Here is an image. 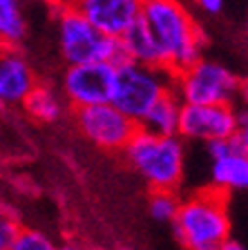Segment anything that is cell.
I'll return each mask as SVG.
<instances>
[{"instance_id":"obj_1","label":"cell","mask_w":248,"mask_h":250,"mask_svg":"<svg viewBox=\"0 0 248 250\" xmlns=\"http://www.w3.org/2000/svg\"><path fill=\"white\" fill-rule=\"evenodd\" d=\"M139 21L157 42L163 61V67L172 74H179L195 61L202 58L203 31L177 0H141Z\"/></svg>"},{"instance_id":"obj_2","label":"cell","mask_w":248,"mask_h":250,"mask_svg":"<svg viewBox=\"0 0 248 250\" xmlns=\"http://www.w3.org/2000/svg\"><path fill=\"white\" fill-rule=\"evenodd\" d=\"M175 234L186 250H219L230 239V214L226 194L208 188L179 201Z\"/></svg>"},{"instance_id":"obj_3","label":"cell","mask_w":248,"mask_h":250,"mask_svg":"<svg viewBox=\"0 0 248 250\" xmlns=\"http://www.w3.org/2000/svg\"><path fill=\"white\" fill-rule=\"evenodd\" d=\"M130 166L152 190L175 192L186 172V147L179 136H159L136 130L123 147Z\"/></svg>"},{"instance_id":"obj_4","label":"cell","mask_w":248,"mask_h":250,"mask_svg":"<svg viewBox=\"0 0 248 250\" xmlns=\"http://www.w3.org/2000/svg\"><path fill=\"white\" fill-rule=\"evenodd\" d=\"M56 31L58 47H61V54L68 61V65L108 62L116 69L130 62V56L121 38H108L98 34L69 2L56 9Z\"/></svg>"},{"instance_id":"obj_5","label":"cell","mask_w":248,"mask_h":250,"mask_svg":"<svg viewBox=\"0 0 248 250\" xmlns=\"http://www.w3.org/2000/svg\"><path fill=\"white\" fill-rule=\"evenodd\" d=\"M175 92V74L163 67H150L141 62H125L116 67L110 103L139 125L150 107L165 94Z\"/></svg>"},{"instance_id":"obj_6","label":"cell","mask_w":248,"mask_h":250,"mask_svg":"<svg viewBox=\"0 0 248 250\" xmlns=\"http://www.w3.org/2000/svg\"><path fill=\"white\" fill-rule=\"evenodd\" d=\"M242 78L217 61L199 58L175 74V94L183 105H235Z\"/></svg>"},{"instance_id":"obj_7","label":"cell","mask_w":248,"mask_h":250,"mask_svg":"<svg viewBox=\"0 0 248 250\" xmlns=\"http://www.w3.org/2000/svg\"><path fill=\"white\" fill-rule=\"evenodd\" d=\"M114 74H116V69L108 62L68 65L61 83L63 99L74 109L110 103L114 87Z\"/></svg>"},{"instance_id":"obj_8","label":"cell","mask_w":248,"mask_h":250,"mask_svg":"<svg viewBox=\"0 0 248 250\" xmlns=\"http://www.w3.org/2000/svg\"><path fill=\"white\" fill-rule=\"evenodd\" d=\"M210 181L219 192H237L248 186V132L237 130L230 139L208 143Z\"/></svg>"},{"instance_id":"obj_9","label":"cell","mask_w":248,"mask_h":250,"mask_svg":"<svg viewBox=\"0 0 248 250\" xmlns=\"http://www.w3.org/2000/svg\"><path fill=\"white\" fill-rule=\"evenodd\" d=\"M74 112H76V125L83 136L103 150H123L139 130V125L121 114L112 103L92 105V107L74 109Z\"/></svg>"},{"instance_id":"obj_10","label":"cell","mask_w":248,"mask_h":250,"mask_svg":"<svg viewBox=\"0 0 248 250\" xmlns=\"http://www.w3.org/2000/svg\"><path fill=\"white\" fill-rule=\"evenodd\" d=\"M239 127L237 109L233 105H181L177 136L188 141H215L230 139Z\"/></svg>"},{"instance_id":"obj_11","label":"cell","mask_w":248,"mask_h":250,"mask_svg":"<svg viewBox=\"0 0 248 250\" xmlns=\"http://www.w3.org/2000/svg\"><path fill=\"white\" fill-rule=\"evenodd\" d=\"M72 5L98 34L108 38H123L141 16V0H76Z\"/></svg>"},{"instance_id":"obj_12","label":"cell","mask_w":248,"mask_h":250,"mask_svg":"<svg viewBox=\"0 0 248 250\" xmlns=\"http://www.w3.org/2000/svg\"><path fill=\"white\" fill-rule=\"evenodd\" d=\"M36 85L34 69L18 49H0V103H23Z\"/></svg>"},{"instance_id":"obj_13","label":"cell","mask_w":248,"mask_h":250,"mask_svg":"<svg viewBox=\"0 0 248 250\" xmlns=\"http://www.w3.org/2000/svg\"><path fill=\"white\" fill-rule=\"evenodd\" d=\"M181 105L183 103L177 99L175 92L161 96L150 107V112L143 116V121L139 123V130L150 132V134H159V136H177Z\"/></svg>"},{"instance_id":"obj_14","label":"cell","mask_w":248,"mask_h":250,"mask_svg":"<svg viewBox=\"0 0 248 250\" xmlns=\"http://www.w3.org/2000/svg\"><path fill=\"white\" fill-rule=\"evenodd\" d=\"M27 114L31 119L41 121V123H56L63 114H65V99L58 89H54L52 85H34L31 92L23 101Z\"/></svg>"},{"instance_id":"obj_15","label":"cell","mask_w":248,"mask_h":250,"mask_svg":"<svg viewBox=\"0 0 248 250\" xmlns=\"http://www.w3.org/2000/svg\"><path fill=\"white\" fill-rule=\"evenodd\" d=\"M121 42H123L125 52H128V56H130L132 62L150 65V67H163L159 47H157V42L152 41V36L148 34V29L143 27L141 21H136L135 25L125 31L123 38H121Z\"/></svg>"},{"instance_id":"obj_16","label":"cell","mask_w":248,"mask_h":250,"mask_svg":"<svg viewBox=\"0 0 248 250\" xmlns=\"http://www.w3.org/2000/svg\"><path fill=\"white\" fill-rule=\"evenodd\" d=\"M27 36V21L18 0H0V49H16Z\"/></svg>"},{"instance_id":"obj_17","label":"cell","mask_w":248,"mask_h":250,"mask_svg":"<svg viewBox=\"0 0 248 250\" xmlns=\"http://www.w3.org/2000/svg\"><path fill=\"white\" fill-rule=\"evenodd\" d=\"M150 214L155 221L161 224H172L177 210H179V199L175 197V192H168V190H155L150 197Z\"/></svg>"},{"instance_id":"obj_18","label":"cell","mask_w":248,"mask_h":250,"mask_svg":"<svg viewBox=\"0 0 248 250\" xmlns=\"http://www.w3.org/2000/svg\"><path fill=\"white\" fill-rule=\"evenodd\" d=\"M23 230L21 217L9 203H0V250H9L18 232Z\"/></svg>"},{"instance_id":"obj_19","label":"cell","mask_w":248,"mask_h":250,"mask_svg":"<svg viewBox=\"0 0 248 250\" xmlns=\"http://www.w3.org/2000/svg\"><path fill=\"white\" fill-rule=\"evenodd\" d=\"M56 248L58 246L45 232L34 228H23L9 250H56Z\"/></svg>"},{"instance_id":"obj_20","label":"cell","mask_w":248,"mask_h":250,"mask_svg":"<svg viewBox=\"0 0 248 250\" xmlns=\"http://www.w3.org/2000/svg\"><path fill=\"white\" fill-rule=\"evenodd\" d=\"M197 5L206 14H219L224 9V0H197Z\"/></svg>"},{"instance_id":"obj_21","label":"cell","mask_w":248,"mask_h":250,"mask_svg":"<svg viewBox=\"0 0 248 250\" xmlns=\"http://www.w3.org/2000/svg\"><path fill=\"white\" fill-rule=\"evenodd\" d=\"M219 250H246V248H244V246L239 244V241H235L233 237H230V239H228L226 244H224V246H222V248H219Z\"/></svg>"},{"instance_id":"obj_22","label":"cell","mask_w":248,"mask_h":250,"mask_svg":"<svg viewBox=\"0 0 248 250\" xmlns=\"http://www.w3.org/2000/svg\"><path fill=\"white\" fill-rule=\"evenodd\" d=\"M43 5H47L49 9H61L63 5H68V0H41Z\"/></svg>"},{"instance_id":"obj_23","label":"cell","mask_w":248,"mask_h":250,"mask_svg":"<svg viewBox=\"0 0 248 250\" xmlns=\"http://www.w3.org/2000/svg\"><path fill=\"white\" fill-rule=\"evenodd\" d=\"M56 250H85V248H81L78 244H63V246H58Z\"/></svg>"},{"instance_id":"obj_24","label":"cell","mask_w":248,"mask_h":250,"mask_svg":"<svg viewBox=\"0 0 248 250\" xmlns=\"http://www.w3.org/2000/svg\"><path fill=\"white\" fill-rule=\"evenodd\" d=\"M0 203H5V179L0 174Z\"/></svg>"},{"instance_id":"obj_25","label":"cell","mask_w":248,"mask_h":250,"mask_svg":"<svg viewBox=\"0 0 248 250\" xmlns=\"http://www.w3.org/2000/svg\"><path fill=\"white\" fill-rule=\"evenodd\" d=\"M68 2H69V5H72V2H76V0H68Z\"/></svg>"},{"instance_id":"obj_26","label":"cell","mask_w":248,"mask_h":250,"mask_svg":"<svg viewBox=\"0 0 248 250\" xmlns=\"http://www.w3.org/2000/svg\"><path fill=\"white\" fill-rule=\"evenodd\" d=\"M177 2H183V0H177Z\"/></svg>"},{"instance_id":"obj_27","label":"cell","mask_w":248,"mask_h":250,"mask_svg":"<svg viewBox=\"0 0 248 250\" xmlns=\"http://www.w3.org/2000/svg\"><path fill=\"white\" fill-rule=\"evenodd\" d=\"M98 250H103V248H98Z\"/></svg>"}]
</instances>
